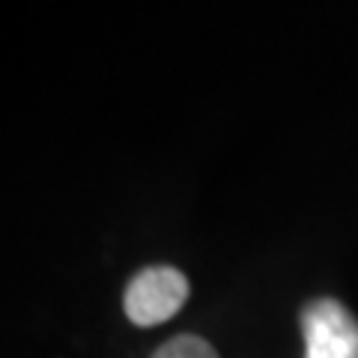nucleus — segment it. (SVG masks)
Masks as SVG:
<instances>
[{
    "mask_svg": "<svg viewBox=\"0 0 358 358\" xmlns=\"http://www.w3.org/2000/svg\"><path fill=\"white\" fill-rule=\"evenodd\" d=\"M152 358H218V352L203 341L194 338V334H179V338L167 341L162 350H155Z\"/></svg>",
    "mask_w": 358,
    "mask_h": 358,
    "instance_id": "3",
    "label": "nucleus"
},
{
    "mask_svg": "<svg viewBox=\"0 0 358 358\" xmlns=\"http://www.w3.org/2000/svg\"><path fill=\"white\" fill-rule=\"evenodd\" d=\"M185 299H188V281L179 268L150 266L129 281L122 308H126V317L134 326L147 329L171 320L185 305Z\"/></svg>",
    "mask_w": 358,
    "mask_h": 358,
    "instance_id": "1",
    "label": "nucleus"
},
{
    "mask_svg": "<svg viewBox=\"0 0 358 358\" xmlns=\"http://www.w3.org/2000/svg\"><path fill=\"white\" fill-rule=\"evenodd\" d=\"M305 358H358V320L338 299H313L301 310Z\"/></svg>",
    "mask_w": 358,
    "mask_h": 358,
    "instance_id": "2",
    "label": "nucleus"
}]
</instances>
